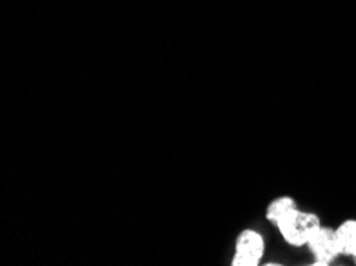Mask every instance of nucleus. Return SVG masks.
I'll use <instances>...</instances> for the list:
<instances>
[{"label": "nucleus", "instance_id": "1", "mask_svg": "<svg viewBox=\"0 0 356 266\" xmlns=\"http://www.w3.org/2000/svg\"><path fill=\"white\" fill-rule=\"evenodd\" d=\"M275 226L278 228L286 244H289L291 247H304L309 242L312 233L321 226V220L314 213H305L294 208L284 214Z\"/></svg>", "mask_w": 356, "mask_h": 266}, {"label": "nucleus", "instance_id": "2", "mask_svg": "<svg viewBox=\"0 0 356 266\" xmlns=\"http://www.w3.org/2000/svg\"><path fill=\"white\" fill-rule=\"evenodd\" d=\"M266 253V238L254 228H245L235 240L232 266H257Z\"/></svg>", "mask_w": 356, "mask_h": 266}, {"label": "nucleus", "instance_id": "3", "mask_svg": "<svg viewBox=\"0 0 356 266\" xmlns=\"http://www.w3.org/2000/svg\"><path fill=\"white\" fill-rule=\"evenodd\" d=\"M307 247L310 249L312 255H314L316 266H327L341 255V249H339V241L336 236V230L329 226H320L312 233Z\"/></svg>", "mask_w": 356, "mask_h": 266}, {"label": "nucleus", "instance_id": "4", "mask_svg": "<svg viewBox=\"0 0 356 266\" xmlns=\"http://www.w3.org/2000/svg\"><path fill=\"white\" fill-rule=\"evenodd\" d=\"M339 249L343 257H350L356 262V219L343 220L336 228Z\"/></svg>", "mask_w": 356, "mask_h": 266}, {"label": "nucleus", "instance_id": "5", "mask_svg": "<svg viewBox=\"0 0 356 266\" xmlns=\"http://www.w3.org/2000/svg\"><path fill=\"white\" fill-rule=\"evenodd\" d=\"M294 208H298V203H296V199L293 197H289V194L277 197L270 201V204L267 206L266 219L275 225L284 214H288L289 210Z\"/></svg>", "mask_w": 356, "mask_h": 266}]
</instances>
